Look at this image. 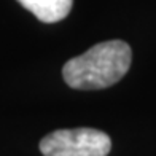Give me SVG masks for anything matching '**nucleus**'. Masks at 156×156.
<instances>
[{"instance_id": "1", "label": "nucleus", "mask_w": 156, "mask_h": 156, "mask_svg": "<svg viewBox=\"0 0 156 156\" xmlns=\"http://www.w3.org/2000/svg\"><path fill=\"white\" fill-rule=\"evenodd\" d=\"M132 61L131 46L123 40L97 43L62 67V76L73 89H104L116 84L127 73Z\"/></svg>"}, {"instance_id": "2", "label": "nucleus", "mask_w": 156, "mask_h": 156, "mask_svg": "<svg viewBox=\"0 0 156 156\" xmlns=\"http://www.w3.org/2000/svg\"><path fill=\"white\" fill-rule=\"evenodd\" d=\"M110 150L112 139L91 127L58 129L40 140L43 156H107Z\"/></svg>"}, {"instance_id": "3", "label": "nucleus", "mask_w": 156, "mask_h": 156, "mask_svg": "<svg viewBox=\"0 0 156 156\" xmlns=\"http://www.w3.org/2000/svg\"><path fill=\"white\" fill-rule=\"evenodd\" d=\"M41 23H59L72 10L73 0H18Z\"/></svg>"}]
</instances>
